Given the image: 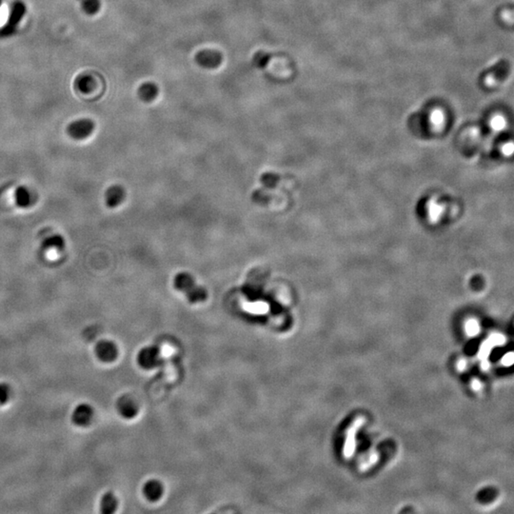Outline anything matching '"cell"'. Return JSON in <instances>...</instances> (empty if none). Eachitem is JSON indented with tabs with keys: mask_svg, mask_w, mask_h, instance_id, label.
Segmentation results:
<instances>
[{
	"mask_svg": "<svg viewBox=\"0 0 514 514\" xmlns=\"http://www.w3.org/2000/svg\"><path fill=\"white\" fill-rule=\"evenodd\" d=\"M173 287L186 295L191 304L204 302L208 298L207 291L196 285L193 276L189 273H179L173 278Z\"/></svg>",
	"mask_w": 514,
	"mask_h": 514,
	"instance_id": "obj_1",
	"label": "cell"
},
{
	"mask_svg": "<svg viewBox=\"0 0 514 514\" xmlns=\"http://www.w3.org/2000/svg\"><path fill=\"white\" fill-rule=\"evenodd\" d=\"M137 362L143 369H154L161 363L160 352L156 347H146L138 353Z\"/></svg>",
	"mask_w": 514,
	"mask_h": 514,
	"instance_id": "obj_2",
	"label": "cell"
},
{
	"mask_svg": "<svg viewBox=\"0 0 514 514\" xmlns=\"http://www.w3.org/2000/svg\"><path fill=\"white\" fill-rule=\"evenodd\" d=\"M95 130V123L90 119H79L68 126V133L76 140L89 137Z\"/></svg>",
	"mask_w": 514,
	"mask_h": 514,
	"instance_id": "obj_3",
	"label": "cell"
},
{
	"mask_svg": "<svg viewBox=\"0 0 514 514\" xmlns=\"http://www.w3.org/2000/svg\"><path fill=\"white\" fill-rule=\"evenodd\" d=\"M222 55L213 50H203L195 57V61L199 66L206 69L218 68L222 63Z\"/></svg>",
	"mask_w": 514,
	"mask_h": 514,
	"instance_id": "obj_4",
	"label": "cell"
},
{
	"mask_svg": "<svg viewBox=\"0 0 514 514\" xmlns=\"http://www.w3.org/2000/svg\"><path fill=\"white\" fill-rule=\"evenodd\" d=\"M95 354L100 361L112 363L118 356V350L114 343L109 340H102L95 347Z\"/></svg>",
	"mask_w": 514,
	"mask_h": 514,
	"instance_id": "obj_5",
	"label": "cell"
},
{
	"mask_svg": "<svg viewBox=\"0 0 514 514\" xmlns=\"http://www.w3.org/2000/svg\"><path fill=\"white\" fill-rule=\"evenodd\" d=\"M94 417V409L88 404H80L74 409L72 420L74 424L79 427L88 426Z\"/></svg>",
	"mask_w": 514,
	"mask_h": 514,
	"instance_id": "obj_6",
	"label": "cell"
},
{
	"mask_svg": "<svg viewBox=\"0 0 514 514\" xmlns=\"http://www.w3.org/2000/svg\"><path fill=\"white\" fill-rule=\"evenodd\" d=\"M126 198V190L120 185H112L105 191V202L109 208H116Z\"/></svg>",
	"mask_w": 514,
	"mask_h": 514,
	"instance_id": "obj_7",
	"label": "cell"
},
{
	"mask_svg": "<svg viewBox=\"0 0 514 514\" xmlns=\"http://www.w3.org/2000/svg\"><path fill=\"white\" fill-rule=\"evenodd\" d=\"M117 409L124 418L132 419L138 413L136 403L131 397L123 396L117 402Z\"/></svg>",
	"mask_w": 514,
	"mask_h": 514,
	"instance_id": "obj_8",
	"label": "cell"
},
{
	"mask_svg": "<svg viewBox=\"0 0 514 514\" xmlns=\"http://www.w3.org/2000/svg\"><path fill=\"white\" fill-rule=\"evenodd\" d=\"M164 492L163 485L157 480H149L143 486V493L145 497L152 502L159 500Z\"/></svg>",
	"mask_w": 514,
	"mask_h": 514,
	"instance_id": "obj_9",
	"label": "cell"
},
{
	"mask_svg": "<svg viewBox=\"0 0 514 514\" xmlns=\"http://www.w3.org/2000/svg\"><path fill=\"white\" fill-rule=\"evenodd\" d=\"M16 204L20 208H29L34 203V195L25 186H19L15 191Z\"/></svg>",
	"mask_w": 514,
	"mask_h": 514,
	"instance_id": "obj_10",
	"label": "cell"
},
{
	"mask_svg": "<svg viewBox=\"0 0 514 514\" xmlns=\"http://www.w3.org/2000/svg\"><path fill=\"white\" fill-rule=\"evenodd\" d=\"M159 93L158 87L152 82H146L139 87L138 95L145 102H151L154 100Z\"/></svg>",
	"mask_w": 514,
	"mask_h": 514,
	"instance_id": "obj_11",
	"label": "cell"
},
{
	"mask_svg": "<svg viewBox=\"0 0 514 514\" xmlns=\"http://www.w3.org/2000/svg\"><path fill=\"white\" fill-rule=\"evenodd\" d=\"M118 505L116 497L112 492L103 495L100 501V512L104 514L114 513Z\"/></svg>",
	"mask_w": 514,
	"mask_h": 514,
	"instance_id": "obj_12",
	"label": "cell"
},
{
	"mask_svg": "<svg viewBox=\"0 0 514 514\" xmlns=\"http://www.w3.org/2000/svg\"><path fill=\"white\" fill-rule=\"evenodd\" d=\"M65 247V239L59 234L51 235L45 238L42 242V247L45 249H57L62 250Z\"/></svg>",
	"mask_w": 514,
	"mask_h": 514,
	"instance_id": "obj_13",
	"label": "cell"
},
{
	"mask_svg": "<svg viewBox=\"0 0 514 514\" xmlns=\"http://www.w3.org/2000/svg\"><path fill=\"white\" fill-rule=\"evenodd\" d=\"M12 395V390L6 383H0V405H4L9 402Z\"/></svg>",
	"mask_w": 514,
	"mask_h": 514,
	"instance_id": "obj_14",
	"label": "cell"
},
{
	"mask_svg": "<svg viewBox=\"0 0 514 514\" xmlns=\"http://www.w3.org/2000/svg\"><path fill=\"white\" fill-rule=\"evenodd\" d=\"M505 120L504 119V117L502 116H495L493 117V119L490 121V126H491V129L494 131V132H501L505 129Z\"/></svg>",
	"mask_w": 514,
	"mask_h": 514,
	"instance_id": "obj_15",
	"label": "cell"
},
{
	"mask_svg": "<svg viewBox=\"0 0 514 514\" xmlns=\"http://www.w3.org/2000/svg\"><path fill=\"white\" fill-rule=\"evenodd\" d=\"M83 7L87 13L95 14L100 7V3L99 0H83Z\"/></svg>",
	"mask_w": 514,
	"mask_h": 514,
	"instance_id": "obj_16",
	"label": "cell"
},
{
	"mask_svg": "<svg viewBox=\"0 0 514 514\" xmlns=\"http://www.w3.org/2000/svg\"><path fill=\"white\" fill-rule=\"evenodd\" d=\"M500 151L504 157H511L514 154V143L506 142L501 147Z\"/></svg>",
	"mask_w": 514,
	"mask_h": 514,
	"instance_id": "obj_17",
	"label": "cell"
},
{
	"mask_svg": "<svg viewBox=\"0 0 514 514\" xmlns=\"http://www.w3.org/2000/svg\"><path fill=\"white\" fill-rule=\"evenodd\" d=\"M431 121L435 126H441L444 122V114L440 111H435L431 114Z\"/></svg>",
	"mask_w": 514,
	"mask_h": 514,
	"instance_id": "obj_18",
	"label": "cell"
},
{
	"mask_svg": "<svg viewBox=\"0 0 514 514\" xmlns=\"http://www.w3.org/2000/svg\"><path fill=\"white\" fill-rule=\"evenodd\" d=\"M253 61H254V64L257 67L261 68V67H264L266 65L267 62H268V57H267L266 55L260 53V54H257L256 56L254 57Z\"/></svg>",
	"mask_w": 514,
	"mask_h": 514,
	"instance_id": "obj_19",
	"label": "cell"
},
{
	"mask_svg": "<svg viewBox=\"0 0 514 514\" xmlns=\"http://www.w3.org/2000/svg\"><path fill=\"white\" fill-rule=\"evenodd\" d=\"M466 328H467V330H468V332H469V333H478V330H479V324H478V322H476L475 320H470V321L467 323Z\"/></svg>",
	"mask_w": 514,
	"mask_h": 514,
	"instance_id": "obj_20",
	"label": "cell"
},
{
	"mask_svg": "<svg viewBox=\"0 0 514 514\" xmlns=\"http://www.w3.org/2000/svg\"><path fill=\"white\" fill-rule=\"evenodd\" d=\"M514 362V354L513 353H507L504 357V364H507V365H511L513 364Z\"/></svg>",
	"mask_w": 514,
	"mask_h": 514,
	"instance_id": "obj_21",
	"label": "cell"
}]
</instances>
